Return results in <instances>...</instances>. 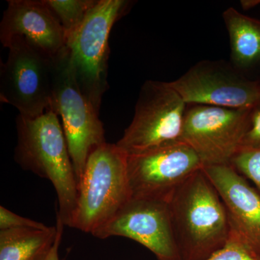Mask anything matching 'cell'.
<instances>
[{
	"mask_svg": "<svg viewBox=\"0 0 260 260\" xmlns=\"http://www.w3.org/2000/svg\"><path fill=\"white\" fill-rule=\"evenodd\" d=\"M16 129L15 162L51 181L59 203L57 216L68 226L76 207L78 184L59 116L51 108L37 117L19 114Z\"/></svg>",
	"mask_w": 260,
	"mask_h": 260,
	"instance_id": "1",
	"label": "cell"
},
{
	"mask_svg": "<svg viewBox=\"0 0 260 260\" xmlns=\"http://www.w3.org/2000/svg\"><path fill=\"white\" fill-rule=\"evenodd\" d=\"M168 203L181 260H205L229 242L226 209L203 169L178 187Z\"/></svg>",
	"mask_w": 260,
	"mask_h": 260,
	"instance_id": "2",
	"label": "cell"
},
{
	"mask_svg": "<svg viewBox=\"0 0 260 260\" xmlns=\"http://www.w3.org/2000/svg\"><path fill=\"white\" fill-rule=\"evenodd\" d=\"M126 158L125 151L107 142L90 153L68 227L93 236L131 199Z\"/></svg>",
	"mask_w": 260,
	"mask_h": 260,
	"instance_id": "3",
	"label": "cell"
},
{
	"mask_svg": "<svg viewBox=\"0 0 260 260\" xmlns=\"http://www.w3.org/2000/svg\"><path fill=\"white\" fill-rule=\"evenodd\" d=\"M50 108L60 119L79 184L89 155L106 140L99 113L80 88L67 47L53 59Z\"/></svg>",
	"mask_w": 260,
	"mask_h": 260,
	"instance_id": "4",
	"label": "cell"
},
{
	"mask_svg": "<svg viewBox=\"0 0 260 260\" xmlns=\"http://www.w3.org/2000/svg\"><path fill=\"white\" fill-rule=\"evenodd\" d=\"M128 4L124 0H98L79 28L67 39L80 88L98 113L107 88L109 35Z\"/></svg>",
	"mask_w": 260,
	"mask_h": 260,
	"instance_id": "5",
	"label": "cell"
},
{
	"mask_svg": "<svg viewBox=\"0 0 260 260\" xmlns=\"http://www.w3.org/2000/svg\"><path fill=\"white\" fill-rule=\"evenodd\" d=\"M187 106L170 82L147 80L133 120L116 144L131 154L181 141Z\"/></svg>",
	"mask_w": 260,
	"mask_h": 260,
	"instance_id": "6",
	"label": "cell"
},
{
	"mask_svg": "<svg viewBox=\"0 0 260 260\" xmlns=\"http://www.w3.org/2000/svg\"><path fill=\"white\" fill-rule=\"evenodd\" d=\"M2 63L0 102L34 118L50 109L53 93V59L23 37H15Z\"/></svg>",
	"mask_w": 260,
	"mask_h": 260,
	"instance_id": "7",
	"label": "cell"
},
{
	"mask_svg": "<svg viewBox=\"0 0 260 260\" xmlns=\"http://www.w3.org/2000/svg\"><path fill=\"white\" fill-rule=\"evenodd\" d=\"M126 164L132 198L165 202L203 168L194 150L181 141L127 154Z\"/></svg>",
	"mask_w": 260,
	"mask_h": 260,
	"instance_id": "8",
	"label": "cell"
},
{
	"mask_svg": "<svg viewBox=\"0 0 260 260\" xmlns=\"http://www.w3.org/2000/svg\"><path fill=\"white\" fill-rule=\"evenodd\" d=\"M250 110L188 105L181 142L194 150L203 167L230 164L247 129Z\"/></svg>",
	"mask_w": 260,
	"mask_h": 260,
	"instance_id": "9",
	"label": "cell"
},
{
	"mask_svg": "<svg viewBox=\"0 0 260 260\" xmlns=\"http://www.w3.org/2000/svg\"><path fill=\"white\" fill-rule=\"evenodd\" d=\"M170 83L187 105L242 109L260 101V79L248 78L223 60L198 61Z\"/></svg>",
	"mask_w": 260,
	"mask_h": 260,
	"instance_id": "10",
	"label": "cell"
},
{
	"mask_svg": "<svg viewBox=\"0 0 260 260\" xmlns=\"http://www.w3.org/2000/svg\"><path fill=\"white\" fill-rule=\"evenodd\" d=\"M93 236L128 238L148 249L158 260H181L168 202L132 198Z\"/></svg>",
	"mask_w": 260,
	"mask_h": 260,
	"instance_id": "11",
	"label": "cell"
},
{
	"mask_svg": "<svg viewBox=\"0 0 260 260\" xmlns=\"http://www.w3.org/2000/svg\"><path fill=\"white\" fill-rule=\"evenodd\" d=\"M203 172L218 191L231 234L260 259V194L230 164L207 166Z\"/></svg>",
	"mask_w": 260,
	"mask_h": 260,
	"instance_id": "12",
	"label": "cell"
},
{
	"mask_svg": "<svg viewBox=\"0 0 260 260\" xmlns=\"http://www.w3.org/2000/svg\"><path fill=\"white\" fill-rule=\"evenodd\" d=\"M23 37L49 57L66 47L64 29L44 0H9L0 24V41L8 47Z\"/></svg>",
	"mask_w": 260,
	"mask_h": 260,
	"instance_id": "13",
	"label": "cell"
},
{
	"mask_svg": "<svg viewBox=\"0 0 260 260\" xmlns=\"http://www.w3.org/2000/svg\"><path fill=\"white\" fill-rule=\"evenodd\" d=\"M223 19L230 42L231 64L249 78L260 70V20L232 7L223 12Z\"/></svg>",
	"mask_w": 260,
	"mask_h": 260,
	"instance_id": "14",
	"label": "cell"
},
{
	"mask_svg": "<svg viewBox=\"0 0 260 260\" xmlns=\"http://www.w3.org/2000/svg\"><path fill=\"white\" fill-rule=\"evenodd\" d=\"M58 229H10L0 231V260H45Z\"/></svg>",
	"mask_w": 260,
	"mask_h": 260,
	"instance_id": "15",
	"label": "cell"
},
{
	"mask_svg": "<svg viewBox=\"0 0 260 260\" xmlns=\"http://www.w3.org/2000/svg\"><path fill=\"white\" fill-rule=\"evenodd\" d=\"M64 29L68 39L83 23L98 0H44Z\"/></svg>",
	"mask_w": 260,
	"mask_h": 260,
	"instance_id": "16",
	"label": "cell"
},
{
	"mask_svg": "<svg viewBox=\"0 0 260 260\" xmlns=\"http://www.w3.org/2000/svg\"><path fill=\"white\" fill-rule=\"evenodd\" d=\"M230 165L243 177L252 181L260 194V149L239 150Z\"/></svg>",
	"mask_w": 260,
	"mask_h": 260,
	"instance_id": "17",
	"label": "cell"
},
{
	"mask_svg": "<svg viewBox=\"0 0 260 260\" xmlns=\"http://www.w3.org/2000/svg\"><path fill=\"white\" fill-rule=\"evenodd\" d=\"M205 260H260L254 257L247 249L231 234L230 239L222 249Z\"/></svg>",
	"mask_w": 260,
	"mask_h": 260,
	"instance_id": "18",
	"label": "cell"
},
{
	"mask_svg": "<svg viewBox=\"0 0 260 260\" xmlns=\"http://www.w3.org/2000/svg\"><path fill=\"white\" fill-rule=\"evenodd\" d=\"M246 149H260V101L251 108L249 125L239 150Z\"/></svg>",
	"mask_w": 260,
	"mask_h": 260,
	"instance_id": "19",
	"label": "cell"
},
{
	"mask_svg": "<svg viewBox=\"0 0 260 260\" xmlns=\"http://www.w3.org/2000/svg\"><path fill=\"white\" fill-rule=\"evenodd\" d=\"M48 227L49 226L41 222H37L31 219L17 215L11 210L7 209L3 205L0 207V231L10 229H23V228L45 229Z\"/></svg>",
	"mask_w": 260,
	"mask_h": 260,
	"instance_id": "20",
	"label": "cell"
},
{
	"mask_svg": "<svg viewBox=\"0 0 260 260\" xmlns=\"http://www.w3.org/2000/svg\"><path fill=\"white\" fill-rule=\"evenodd\" d=\"M56 225L58 229L57 237H56L55 242H54V245L51 248L45 260H61L59 255V248L61 242L63 229H64V225L57 215H56Z\"/></svg>",
	"mask_w": 260,
	"mask_h": 260,
	"instance_id": "21",
	"label": "cell"
}]
</instances>
